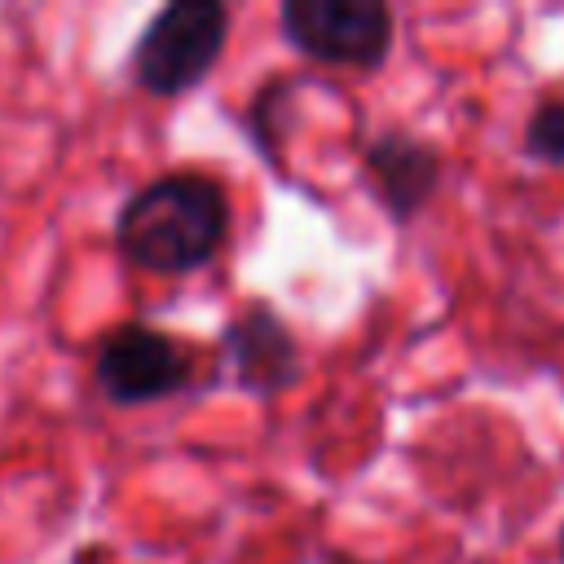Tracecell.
Returning <instances> with one entry per match:
<instances>
[{
	"label": "cell",
	"instance_id": "1",
	"mask_svg": "<svg viewBox=\"0 0 564 564\" xmlns=\"http://www.w3.org/2000/svg\"><path fill=\"white\" fill-rule=\"evenodd\" d=\"M110 234L115 251L137 273H198L225 251L234 234L229 189L207 167H167L119 203Z\"/></svg>",
	"mask_w": 564,
	"mask_h": 564
},
{
	"label": "cell",
	"instance_id": "7",
	"mask_svg": "<svg viewBox=\"0 0 564 564\" xmlns=\"http://www.w3.org/2000/svg\"><path fill=\"white\" fill-rule=\"evenodd\" d=\"M300 88H304V75H295V70H273V75H264V79L251 88L247 106L238 110V123H242L251 150H256L278 176L286 172V141H291V132H295V97H300Z\"/></svg>",
	"mask_w": 564,
	"mask_h": 564
},
{
	"label": "cell",
	"instance_id": "3",
	"mask_svg": "<svg viewBox=\"0 0 564 564\" xmlns=\"http://www.w3.org/2000/svg\"><path fill=\"white\" fill-rule=\"evenodd\" d=\"M278 35L313 66L375 75L397 48V9L383 0H282Z\"/></svg>",
	"mask_w": 564,
	"mask_h": 564
},
{
	"label": "cell",
	"instance_id": "2",
	"mask_svg": "<svg viewBox=\"0 0 564 564\" xmlns=\"http://www.w3.org/2000/svg\"><path fill=\"white\" fill-rule=\"evenodd\" d=\"M234 13L225 0H172L154 9L132 48H128V79L159 101H176L212 79L229 48Z\"/></svg>",
	"mask_w": 564,
	"mask_h": 564
},
{
	"label": "cell",
	"instance_id": "5",
	"mask_svg": "<svg viewBox=\"0 0 564 564\" xmlns=\"http://www.w3.org/2000/svg\"><path fill=\"white\" fill-rule=\"evenodd\" d=\"M220 366L229 375V383L247 397H282L300 383L304 375V357H300V339L291 330V322L282 317V308L264 295L242 300L225 326H220Z\"/></svg>",
	"mask_w": 564,
	"mask_h": 564
},
{
	"label": "cell",
	"instance_id": "6",
	"mask_svg": "<svg viewBox=\"0 0 564 564\" xmlns=\"http://www.w3.org/2000/svg\"><path fill=\"white\" fill-rule=\"evenodd\" d=\"M361 176H366V189L375 194L379 212L405 229L414 225L441 194V181H445V154L436 141H427L423 132H410V128H375L361 150Z\"/></svg>",
	"mask_w": 564,
	"mask_h": 564
},
{
	"label": "cell",
	"instance_id": "11",
	"mask_svg": "<svg viewBox=\"0 0 564 564\" xmlns=\"http://www.w3.org/2000/svg\"><path fill=\"white\" fill-rule=\"evenodd\" d=\"M326 564H366V560H352V555H330Z\"/></svg>",
	"mask_w": 564,
	"mask_h": 564
},
{
	"label": "cell",
	"instance_id": "4",
	"mask_svg": "<svg viewBox=\"0 0 564 564\" xmlns=\"http://www.w3.org/2000/svg\"><path fill=\"white\" fill-rule=\"evenodd\" d=\"M93 383L110 405L137 410L181 397L194 383V357L176 335L150 322H119L93 348Z\"/></svg>",
	"mask_w": 564,
	"mask_h": 564
},
{
	"label": "cell",
	"instance_id": "8",
	"mask_svg": "<svg viewBox=\"0 0 564 564\" xmlns=\"http://www.w3.org/2000/svg\"><path fill=\"white\" fill-rule=\"evenodd\" d=\"M520 150L529 163L564 172V97H542L524 128H520Z\"/></svg>",
	"mask_w": 564,
	"mask_h": 564
},
{
	"label": "cell",
	"instance_id": "10",
	"mask_svg": "<svg viewBox=\"0 0 564 564\" xmlns=\"http://www.w3.org/2000/svg\"><path fill=\"white\" fill-rule=\"evenodd\" d=\"M555 560L564 564V524H560V533H555Z\"/></svg>",
	"mask_w": 564,
	"mask_h": 564
},
{
	"label": "cell",
	"instance_id": "9",
	"mask_svg": "<svg viewBox=\"0 0 564 564\" xmlns=\"http://www.w3.org/2000/svg\"><path fill=\"white\" fill-rule=\"evenodd\" d=\"M115 560V551L106 546V542H88V546H75V555H70V564H110Z\"/></svg>",
	"mask_w": 564,
	"mask_h": 564
}]
</instances>
